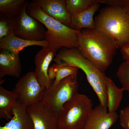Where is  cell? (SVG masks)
I'll return each instance as SVG.
<instances>
[{"instance_id":"obj_2","label":"cell","mask_w":129,"mask_h":129,"mask_svg":"<svg viewBox=\"0 0 129 129\" xmlns=\"http://www.w3.org/2000/svg\"><path fill=\"white\" fill-rule=\"evenodd\" d=\"M60 66H71L81 69L96 94L100 104L106 108L108 104L107 83L108 77L91 62L85 57L77 48H63L54 59Z\"/></svg>"},{"instance_id":"obj_17","label":"cell","mask_w":129,"mask_h":129,"mask_svg":"<svg viewBox=\"0 0 129 129\" xmlns=\"http://www.w3.org/2000/svg\"><path fill=\"white\" fill-rule=\"evenodd\" d=\"M79 68L71 66H60L56 64L49 67L48 73L49 78L56 84L64 78L70 75L76 76Z\"/></svg>"},{"instance_id":"obj_21","label":"cell","mask_w":129,"mask_h":129,"mask_svg":"<svg viewBox=\"0 0 129 129\" xmlns=\"http://www.w3.org/2000/svg\"><path fill=\"white\" fill-rule=\"evenodd\" d=\"M67 10L71 15H75L90 9L99 0H65Z\"/></svg>"},{"instance_id":"obj_20","label":"cell","mask_w":129,"mask_h":129,"mask_svg":"<svg viewBox=\"0 0 129 129\" xmlns=\"http://www.w3.org/2000/svg\"><path fill=\"white\" fill-rule=\"evenodd\" d=\"M26 0H0V12L14 17L22 12Z\"/></svg>"},{"instance_id":"obj_13","label":"cell","mask_w":129,"mask_h":129,"mask_svg":"<svg viewBox=\"0 0 129 129\" xmlns=\"http://www.w3.org/2000/svg\"><path fill=\"white\" fill-rule=\"evenodd\" d=\"M22 70L19 54H11L5 49H0V80L6 75L19 78Z\"/></svg>"},{"instance_id":"obj_12","label":"cell","mask_w":129,"mask_h":129,"mask_svg":"<svg viewBox=\"0 0 129 129\" xmlns=\"http://www.w3.org/2000/svg\"><path fill=\"white\" fill-rule=\"evenodd\" d=\"M47 15L69 27L71 15L68 11L65 0H32Z\"/></svg>"},{"instance_id":"obj_24","label":"cell","mask_w":129,"mask_h":129,"mask_svg":"<svg viewBox=\"0 0 129 129\" xmlns=\"http://www.w3.org/2000/svg\"><path fill=\"white\" fill-rule=\"evenodd\" d=\"M101 3L109 6L118 7L122 9L129 16V0H101Z\"/></svg>"},{"instance_id":"obj_7","label":"cell","mask_w":129,"mask_h":129,"mask_svg":"<svg viewBox=\"0 0 129 129\" xmlns=\"http://www.w3.org/2000/svg\"><path fill=\"white\" fill-rule=\"evenodd\" d=\"M46 89L39 84L34 72H29L19 79L12 91L17 102L27 108L42 100Z\"/></svg>"},{"instance_id":"obj_26","label":"cell","mask_w":129,"mask_h":129,"mask_svg":"<svg viewBox=\"0 0 129 129\" xmlns=\"http://www.w3.org/2000/svg\"><path fill=\"white\" fill-rule=\"evenodd\" d=\"M120 48L123 59L125 61L129 62V43L123 45Z\"/></svg>"},{"instance_id":"obj_15","label":"cell","mask_w":129,"mask_h":129,"mask_svg":"<svg viewBox=\"0 0 129 129\" xmlns=\"http://www.w3.org/2000/svg\"><path fill=\"white\" fill-rule=\"evenodd\" d=\"M99 3H96L88 9L78 14L71 15L69 27L72 29L81 31L84 28L93 29L95 28L93 16L98 10Z\"/></svg>"},{"instance_id":"obj_9","label":"cell","mask_w":129,"mask_h":129,"mask_svg":"<svg viewBox=\"0 0 129 129\" xmlns=\"http://www.w3.org/2000/svg\"><path fill=\"white\" fill-rule=\"evenodd\" d=\"M26 110L34 129H59L56 116L43 101L29 106Z\"/></svg>"},{"instance_id":"obj_4","label":"cell","mask_w":129,"mask_h":129,"mask_svg":"<svg viewBox=\"0 0 129 129\" xmlns=\"http://www.w3.org/2000/svg\"><path fill=\"white\" fill-rule=\"evenodd\" d=\"M94 24L95 29L114 39L119 47L129 43V16L122 8L109 6L103 9Z\"/></svg>"},{"instance_id":"obj_1","label":"cell","mask_w":129,"mask_h":129,"mask_svg":"<svg viewBox=\"0 0 129 129\" xmlns=\"http://www.w3.org/2000/svg\"><path fill=\"white\" fill-rule=\"evenodd\" d=\"M119 47L113 38L95 29L84 28L78 38L77 48L83 55L104 72Z\"/></svg>"},{"instance_id":"obj_8","label":"cell","mask_w":129,"mask_h":129,"mask_svg":"<svg viewBox=\"0 0 129 129\" xmlns=\"http://www.w3.org/2000/svg\"><path fill=\"white\" fill-rule=\"evenodd\" d=\"M27 0L21 13L14 17V34L16 37L25 40L40 41L44 39L46 31L43 24L28 15L26 9Z\"/></svg>"},{"instance_id":"obj_18","label":"cell","mask_w":129,"mask_h":129,"mask_svg":"<svg viewBox=\"0 0 129 129\" xmlns=\"http://www.w3.org/2000/svg\"><path fill=\"white\" fill-rule=\"evenodd\" d=\"M107 85L108 112H116L121 101L124 90L122 88H118L109 78L108 80Z\"/></svg>"},{"instance_id":"obj_10","label":"cell","mask_w":129,"mask_h":129,"mask_svg":"<svg viewBox=\"0 0 129 129\" xmlns=\"http://www.w3.org/2000/svg\"><path fill=\"white\" fill-rule=\"evenodd\" d=\"M57 50L48 46L42 47L35 57V76L40 84L46 90L53 83L54 81L48 76V71L50 63L57 55Z\"/></svg>"},{"instance_id":"obj_16","label":"cell","mask_w":129,"mask_h":129,"mask_svg":"<svg viewBox=\"0 0 129 129\" xmlns=\"http://www.w3.org/2000/svg\"><path fill=\"white\" fill-rule=\"evenodd\" d=\"M17 102L16 96L13 91L7 90L0 86V118L8 120L11 118L13 108Z\"/></svg>"},{"instance_id":"obj_11","label":"cell","mask_w":129,"mask_h":129,"mask_svg":"<svg viewBox=\"0 0 129 129\" xmlns=\"http://www.w3.org/2000/svg\"><path fill=\"white\" fill-rule=\"evenodd\" d=\"M118 117L116 112H108L107 109L99 104L92 109L83 129H109Z\"/></svg>"},{"instance_id":"obj_3","label":"cell","mask_w":129,"mask_h":129,"mask_svg":"<svg viewBox=\"0 0 129 129\" xmlns=\"http://www.w3.org/2000/svg\"><path fill=\"white\" fill-rule=\"evenodd\" d=\"M26 12L38 20L46 27L44 39L48 46L57 49L77 48L81 31L70 28L46 14L39 6L33 1L27 5Z\"/></svg>"},{"instance_id":"obj_5","label":"cell","mask_w":129,"mask_h":129,"mask_svg":"<svg viewBox=\"0 0 129 129\" xmlns=\"http://www.w3.org/2000/svg\"><path fill=\"white\" fill-rule=\"evenodd\" d=\"M93 105L88 97L77 93L65 103L57 116L59 129H83Z\"/></svg>"},{"instance_id":"obj_14","label":"cell","mask_w":129,"mask_h":129,"mask_svg":"<svg viewBox=\"0 0 129 129\" xmlns=\"http://www.w3.org/2000/svg\"><path fill=\"white\" fill-rule=\"evenodd\" d=\"M33 45L48 46L44 40L40 41L25 40L16 37L14 33L0 39V49L6 50L15 54H19L25 47Z\"/></svg>"},{"instance_id":"obj_25","label":"cell","mask_w":129,"mask_h":129,"mask_svg":"<svg viewBox=\"0 0 129 129\" xmlns=\"http://www.w3.org/2000/svg\"><path fill=\"white\" fill-rule=\"evenodd\" d=\"M119 118L121 127L124 129H129V105L120 110Z\"/></svg>"},{"instance_id":"obj_19","label":"cell","mask_w":129,"mask_h":129,"mask_svg":"<svg viewBox=\"0 0 129 129\" xmlns=\"http://www.w3.org/2000/svg\"><path fill=\"white\" fill-rule=\"evenodd\" d=\"M11 120L0 129H34L32 121L27 114L21 112L14 113Z\"/></svg>"},{"instance_id":"obj_6","label":"cell","mask_w":129,"mask_h":129,"mask_svg":"<svg viewBox=\"0 0 129 129\" xmlns=\"http://www.w3.org/2000/svg\"><path fill=\"white\" fill-rule=\"evenodd\" d=\"M78 88L76 76L70 75L46 89L42 100L57 117L65 103L78 93Z\"/></svg>"},{"instance_id":"obj_23","label":"cell","mask_w":129,"mask_h":129,"mask_svg":"<svg viewBox=\"0 0 129 129\" xmlns=\"http://www.w3.org/2000/svg\"><path fill=\"white\" fill-rule=\"evenodd\" d=\"M117 75L124 90L127 91L129 96V62L125 61L119 66Z\"/></svg>"},{"instance_id":"obj_22","label":"cell","mask_w":129,"mask_h":129,"mask_svg":"<svg viewBox=\"0 0 129 129\" xmlns=\"http://www.w3.org/2000/svg\"><path fill=\"white\" fill-rule=\"evenodd\" d=\"M15 24L14 17L0 12V39L14 33Z\"/></svg>"}]
</instances>
